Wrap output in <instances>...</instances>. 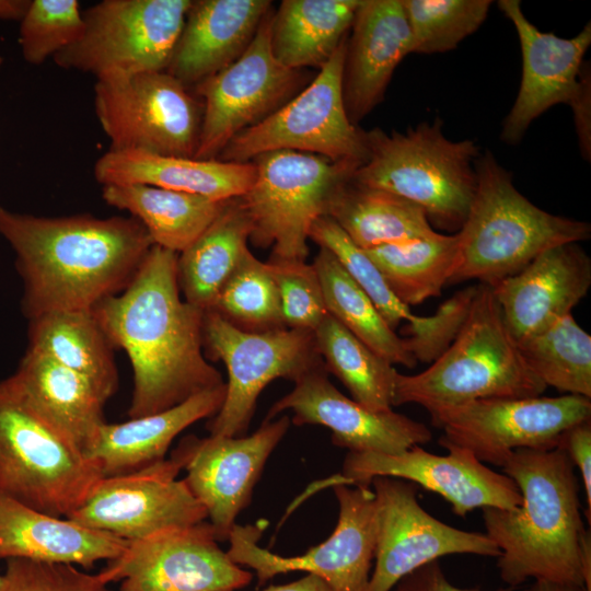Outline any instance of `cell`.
Here are the masks:
<instances>
[{"label":"cell","instance_id":"cell-1","mask_svg":"<svg viewBox=\"0 0 591 591\" xmlns=\"http://www.w3.org/2000/svg\"><path fill=\"white\" fill-rule=\"evenodd\" d=\"M177 257L153 245L129 285L92 310L113 348L129 358V418L170 409L225 383L204 352L205 310L182 299Z\"/></svg>","mask_w":591,"mask_h":591},{"label":"cell","instance_id":"cell-2","mask_svg":"<svg viewBox=\"0 0 591 591\" xmlns=\"http://www.w3.org/2000/svg\"><path fill=\"white\" fill-rule=\"evenodd\" d=\"M0 235L15 254L27 321L53 311H92L129 285L153 246L132 217H43L2 205Z\"/></svg>","mask_w":591,"mask_h":591},{"label":"cell","instance_id":"cell-3","mask_svg":"<svg viewBox=\"0 0 591 591\" xmlns=\"http://www.w3.org/2000/svg\"><path fill=\"white\" fill-rule=\"evenodd\" d=\"M501 468L522 498L513 510L482 509L485 534L500 552L497 567L501 580L510 588L529 579L583 588L591 540L569 456L559 448L518 449Z\"/></svg>","mask_w":591,"mask_h":591},{"label":"cell","instance_id":"cell-4","mask_svg":"<svg viewBox=\"0 0 591 591\" xmlns=\"http://www.w3.org/2000/svg\"><path fill=\"white\" fill-rule=\"evenodd\" d=\"M476 189L456 232L459 256L450 283L493 286L556 245L591 236L588 222L549 213L523 196L511 173L486 151L475 161Z\"/></svg>","mask_w":591,"mask_h":591},{"label":"cell","instance_id":"cell-5","mask_svg":"<svg viewBox=\"0 0 591 591\" xmlns=\"http://www.w3.org/2000/svg\"><path fill=\"white\" fill-rule=\"evenodd\" d=\"M545 390L525 364L491 288L479 283L449 347L417 374L397 372L393 406L417 404L430 414L483 398L541 396Z\"/></svg>","mask_w":591,"mask_h":591},{"label":"cell","instance_id":"cell-6","mask_svg":"<svg viewBox=\"0 0 591 591\" xmlns=\"http://www.w3.org/2000/svg\"><path fill=\"white\" fill-rule=\"evenodd\" d=\"M366 143L367 159L354 172V183L416 204L440 229L460 230L476 189L479 150L473 140L448 139L437 117L404 134L372 129Z\"/></svg>","mask_w":591,"mask_h":591},{"label":"cell","instance_id":"cell-7","mask_svg":"<svg viewBox=\"0 0 591 591\" xmlns=\"http://www.w3.org/2000/svg\"><path fill=\"white\" fill-rule=\"evenodd\" d=\"M99 464L0 380V495L68 518L103 478Z\"/></svg>","mask_w":591,"mask_h":591},{"label":"cell","instance_id":"cell-8","mask_svg":"<svg viewBox=\"0 0 591 591\" xmlns=\"http://www.w3.org/2000/svg\"><path fill=\"white\" fill-rule=\"evenodd\" d=\"M255 177L240 202L252 223L250 240L277 259L305 260L313 223L360 165L292 150L254 158Z\"/></svg>","mask_w":591,"mask_h":591},{"label":"cell","instance_id":"cell-9","mask_svg":"<svg viewBox=\"0 0 591 591\" xmlns=\"http://www.w3.org/2000/svg\"><path fill=\"white\" fill-rule=\"evenodd\" d=\"M202 346L207 359L222 361L228 371L224 401L210 418V436L243 437L263 390L276 379L294 383L323 369L314 332L282 327L266 332L243 331L212 310H206Z\"/></svg>","mask_w":591,"mask_h":591},{"label":"cell","instance_id":"cell-10","mask_svg":"<svg viewBox=\"0 0 591 591\" xmlns=\"http://www.w3.org/2000/svg\"><path fill=\"white\" fill-rule=\"evenodd\" d=\"M190 5V0H103L82 12V35L53 60L96 80L165 71Z\"/></svg>","mask_w":591,"mask_h":591},{"label":"cell","instance_id":"cell-11","mask_svg":"<svg viewBox=\"0 0 591 591\" xmlns=\"http://www.w3.org/2000/svg\"><path fill=\"white\" fill-rule=\"evenodd\" d=\"M347 39L303 91L237 134L217 159L247 163L266 152L292 150L361 165L368 154L366 132L349 120L343 95Z\"/></svg>","mask_w":591,"mask_h":591},{"label":"cell","instance_id":"cell-12","mask_svg":"<svg viewBox=\"0 0 591 591\" xmlns=\"http://www.w3.org/2000/svg\"><path fill=\"white\" fill-rule=\"evenodd\" d=\"M94 108L112 151L195 157L202 105L166 71L96 80Z\"/></svg>","mask_w":591,"mask_h":591},{"label":"cell","instance_id":"cell-13","mask_svg":"<svg viewBox=\"0 0 591 591\" xmlns=\"http://www.w3.org/2000/svg\"><path fill=\"white\" fill-rule=\"evenodd\" d=\"M339 511L331 536L304 554L281 556L258 545L257 525L235 524L230 532L229 557L252 568L263 584L276 575L305 571L322 579L331 591H367L376 543V512L371 486L333 487Z\"/></svg>","mask_w":591,"mask_h":591},{"label":"cell","instance_id":"cell-14","mask_svg":"<svg viewBox=\"0 0 591 591\" xmlns=\"http://www.w3.org/2000/svg\"><path fill=\"white\" fill-rule=\"evenodd\" d=\"M442 437L480 462L502 466L518 449L552 450L570 427L591 419V398H483L430 413Z\"/></svg>","mask_w":591,"mask_h":591},{"label":"cell","instance_id":"cell-15","mask_svg":"<svg viewBox=\"0 0 591 591\" xmlns=\"http://www.w3.org/2000/svg\"><path fill=\"white\" fill-rule=\"evenodd\" d=\"M273 14L234 62L195 86L204 103L194 159H217L237 134L268 117L299 88V70L282 66L271 51Z\"/></svg>","mask_w":591,"mask_h":591},{"label":"cell","instance_id":"cell-16","mask_svg":"<svg viewBox=\"0 0 591 591\" xmlns=\"http://www.w3.org/2000/svg\"><path fill=\"white\" fill-rule=\"evenodd\" d=\"M439 444L448 451L438 455L414 445L396 455L373 452H348L343 472L317 483V487L337 484L370 486L373 477L390 476L416 484L440 495L457 517L476 509L513 510L521 505L514 482L489 468L470 450L451 443L442 436Z\"/></svg>","mask_w":591,"mask_h":591},{"label":"cell","instance_id":"cell-17","mask_svg":"<svg viewBox=\"0 0 591 591\" xmlns=\"http://www.w3.org/2000/svg\"><path fill=\"white\" fill-rule=\"evenodd\" d=\"M370 486L375 500L376 543L367 591H391L406 575L447 555H500L485 533L456 529L428 513L418 502L416 484L376 476Z\"/></svg>","mask_w":591,"mask_h":591},{"label":"cell","instance_id":"cell-18","mask_svg":"<svg viewBox=\"0 0 591 591\" xmlns=\"http://www.w3.org/2000/svg\"><path fill=\"white\" fill-rule=\"evenodd\" d=\"M102 570L111 583L120 581L118 591H236L253 579L206 521L128 542Z\"/></svg>","mask_w":591,"mask_h":591},{"label":"cell","instance_id":"cell-19","mask_svg":"<svg viewBox=\"0 0 591 591\" xmlns=\"http://www.w3.org/2000/svg\"><path fill=\"white\" fill-rule=\"evenodd\" d=\"M181 470L171 455L137 472L103 477L67 519L127 542L200 523L207 511L177 479Z\"/></svg>","mask_w":591,"mask_h":591},{"label":"cell","instance_id":"cell-20","mask_svg":"<svg viewBox=\"0 0 591 591\" xmlns=\"http://www.w3.org/2000/svg\"><path fill=\"white\" fill-rule=\"evenodd\" d=\"M290 426L282 416L264 421L251 436L183 438L172 456L187 474L184 478L193 496L207 511L216 538H229L239 513L251 500L267 459Z\"/></svg>","mask_w":591,"mask_h":591},{"label":"cell","instance_id":"cell-21","mask_svg":"<svg viewBox=\"0 0 591 591\" xmlns=\"http://www.w3.org/2000/svg\"><path fill=\"white\" fill-rule=\"evenodd\" d=\"M498 7L513 24L522 53L520 89L500 134L502 141L515 144L549 107L560 103L573 106L590 88L583 56L591 45V23L575 37L563 38L533 25L519 0H500Z\"/></svg>","mask_w":591,"mask_h":591},{"label":"cell","instance_id":"cell-22","mask_svg":"<svg viewBox=\"0 0 591 591\" xmlns=\"http://www.w3.org/2000/svg\"><path fill=\"white\" fill-rule=\"evenodd\" d=\"M285 410L293 413L294 425H321L332 431V442L348 452L396 455L432 438L430 429L393 409L373 412L345 396L328 380L325 368L294 383L290 393L269 408L270 421Z\"/></svg>","mask_w":591,"mask_h":591},{"label":"cell","instance_id":"cell-23","mask_svg":"<svg viewBox=\"0 0 591 591\" xmlns=\"http://www.w3.org/2000/svg\"><path fill=\"white\" fill-rule=\"evenodd\" d=\"M590 286L589 255L578 243H567L547 248L489 287L506 326L519 341L570 314Z\"/></svg>","mask_w":591,"mask_h":591},{"label":"cell","instance_id":"cell-24","mask_svg":"<svg viewBox=\"0 0 591 591\" xmlns=\"http://www.w3.org/2000/svg\"><path fill=\"white\" fill-rule=\"evenodd\" d=\"M412 53L402 0H361L347 39L343 72L344 103L355 126L383 101L396 67Z\"/></svg>","mask_w":591,"mask_h":591},{"label":"cell","instance_id":"cell-25","mask_svg":"<svg viewBox=\"0 0 591 591\" xmlns=\"http://www.w3.org/2000/svg\"><path fill=\"white\" fill-rule=\"evenodd\" d=\"M268 0L192 1L166 72L187 89L234 62L269 12Z\"/></svg>","mask_w":591,"mask_h":591},{"label":"cell","instance_id":"cell-26","mask_svg":"<svg viewBox=\"0 0 591 591\" xmlns=\"http://www.w3.org/2000/svg\"><path fill=\"white\" fill-rule=\"evenodd\" d=\"M128 542L109 533L57 518L0 495V560L23 558L91 570L113 560Z\"/></svg>","mask_w":591,"mask_h":591},{"label":"cell","instance_id":"cell-27","mask_svg":"<svg viewBox=\"0 0 591 591\" xmlns=\"http://www.w3.org/2000/svg\"><path fill=\"white\" fill-rule=\"evenodd\" d=\"M255 172L253 162L199 160L142 151L108 150L94 165V176L102 186L143 184L216 200L243 196Z\"/></svg>","mask_w":591,"mask_h":591},{"label":"cell","instance_id":"cell-28","mask_svg":"<svg viewBox=\"0 0 591 591\" xmlns=\"http://www.w3.org/2000/svg\"><path fill=\"white\" fill-rule=\"evenodd\" d=\"M8 378L43 419L86 453L106 422L107 402L89 379L31 349Z\"/></svg>","mask_w":591,"mask_h":591},{"label":"cell","instance_id":"cell-29","mask_svg":"<svg viewBox=\"0 0 591 591\" xmlns=\"http://www.w3.org/2000/svg\"><path fill=\"white\" fill-rule=\"evenodd\" d=\"M225 383L160 413L101 426L86 451L104 477L129 474L165 459L171 443L194 422L213 417L221 408Z\"/></svg>","mask_w":591,"mask_h":591},{"label":"cell","instance_id":"cell-30","mask_svg":"<svg viewBox=\"0 0 591 591\" xmlns=\"http://www.w3.org/2000/svg\"><path fill=\"white\" fill-rule=\"evenodd\" d=\"M102 198L138 220L153 245L177 254L193 244L231 200L143 184L104 185Z\"/></svg>","mask_w":591,"mask_h":591},{"label":"cell","instance_id":"cell-31","mask_svg":"<svg viewBox=\"0 0 591 591\" xmlns=\"http://www.w3.org/2000/svg\"><path fill=\"white\" fill-rule=\"evenodd\" d=\"M27 349L89 379L107 401L118 387L113 346L92 311H53L28 320Z\"/></svg>","mask_w":591,"mask_h":591},{"label":"cell","instance_id":"cell-32","mask_svg":"<svg viewBox=\"0 0 591 591\" xmlns=\"http://www.w3.org/2000/svg\"><path fill=\"white\" fill-rule=\"evenodd\" d=\"M361 0H283L273 14L270 46L285 67L320 69L351 28Z\"/></svg>","mask_w":591,"mask_h":591},{"label":"cell","instance_id":"cell-33","mask_svg":"<svg viewBox=\"0 0 591 591\" xmlns=\"http://www.w3.org/2000/svg\"><path fill=\"white\" fill-rule=\"evenodd\" d=\"M331 217L362 250L433 234L429 219L416 204L385 190L344 184L329 201Z\"/></svg>","mask_w":591,"mask_h":591},{"label":"cell","instance_id":"cell-34","mask_svg":"<svg viewBox=\"0 0 591 591\" xmlns=\"http://www.w3.org/2000/svg\"><path fill=\"white\" fill-rule=\"evenodd\" d=\"M251 220L239 197L177 257V281L183 299L208 310L248 247Z\"/></svg>","mask_w":591,"mask_h":591},{"label":"cell","instance_id":"cell-35","mask_svg":"<svg viewBox=\"0 0 591 591\" xmlns=\"http://www.w3.org/2000/svg\"><path fill=\"white\" fill-rule=\"evenodd\" d=\"M394 294L407 306L440 296L457 263L456 233L428 236L364 250Z\"/></svg>","mask_w":591,"mask_h":591},{"label":"cell","instance_id":"cell-36","mask_svg":"<svg viewBox=\"0 0 591 591\" xmlns=\"http://www.w3.org/2000/svg\"><path fill=\"white\" fill-rule=\"evenodd\" d=\"M316 269L328 314L392 364H417L404 338L385 322L371 299L348 275L336 257L320 247Z\"/></svg>","mask_w":591,"mask_h":591},{"label":"cell","instance_id":"cell-37","mask_svg":"<svg viewBox=\"0 0 591 591\" xmlns=\"http://www.w3.org/2000/svg\"><path fill=\"white\" fill-rule=\"evenodd\" d=\"M327 373L334 374L352 399L373 412L393 409L397 370L331 314L314 331Z\"/></svg>","mask_w":591,"mask_h":591},{"label":"cell","instance_id":"cell-38","mask_svg":"<svg viewBox=\"0 0 591 591\" xmlns=\"http://www.w3.org/2000/svg\"><path fill=\"white\" fill-rule=\"evenodd\" d=\"M517 344L528 368L546 387L591 398V336L571 313Z\"/></svg>","mask_w":591,"mask_h":591},{"label":"cell","instance_id":"cell-39","mask_svg":"<svg viewBox=\"0 0 591 591\" xmlns=\"http://www.w3.org/2000/svg\"><path fill=\"white\" fill-rule=\"evenodd\" d=\"M208 310L243 331L266 332L286 327L269 265L259 260L248 247Z\"/></svg>","mask_w":591,"mask_h":591},{"label":"cell","instance_id":"cell-40","mask_svg":"<svg viewBox=\"0 0 591 591\" xmlns=\"http://www.w3.org/2000/svg\"><path fill=\"white\" fill-rule=\"evenodd\" d=\"M413 53H445L457 47L487 18L489 0H402Z\"/></svg>","mask_w":591,"mask_h":591},{"label":"cell","instance_id":"cell-41","mask_svg":"<svg viewBox=\"0 0 591 591\" xmlns=\"http://www.w3.org/2000/svg\"><path fill=\"white\" fill-rule=\"evenodd\" d=\"M310 240L336 257L392 329L395 331L402 321L416 322L418 315L412 313L410 308L394 294L364 250L355 244L331 217L325 215L316 219L311 228Z\"/></svg>","mask_w":591,"mask_h":591},{"label":"cell","instance_id":"cell-42","mask_svg":"<svg viewBox=\"0 0 591 591\" xmlns=\"http://www.w3.org/2000/svg\"><path fill=\"white\" fill-rule=\"evenodd\" d=\"M83 28V16L77 0H31L20 21L22 56L31 65H42L76 43Z\"/></svg>","mask_w":591,"mask_h":591},{"label":"cell","instance_id":"cell-43","mask_svg":"<svg viewBox=\"0 0 591 591\" xmlns=\"http://www.w3.org/2000/svg\"><path fill=\"white\" fill-rule=\"evenodd\" d=\"M276 281L286 327L314 332L328 313L313 264L305 260H267Z\"/></svg>","mask_w":591,"mask_h":591},{"label":"cell","instance_id":"cell-44","mask_svg":"<svg viewBox=\"0 0 591 591\" xmlns=\"http://www.w3.org/2000/svg\"><path fill=\"white\" fill-rule=\"evenodd\" d=\"M103 570L90 573L77 566L23 558L5 560L0 591H114Z\"/></svg>","mask_w":591,"mask_h":591},{"label":"cell","instance_id":"cell-45","mask_svg":"<svg viewBox=\"0 0 591 591\" xmlns=\"http://www.w3.org/2000/svg\"><path fill=\"white\" fill-rule=\"evenodd\" d=\"M477 288L478 285L456 291L432 315L421 316L419 322L402 327L406 345L417 362L431 363L449 347L468 314Z\"/></svg>","mask_w":591,"mask_h":591},{"label":"cell","instance_id":"cell-46","mask_svg":"<svg viewBox=\"0 0 591 591\" xmlns=\"http://www.w3.org/2000/svg\"><path fill=\"white\" fill-rule=\"evenodd\" d=\"M557 448L566 452L578 467L587 499L586 517L591 522V419L567 429L559 439Z\"/></svg>","mask_w":591,"mask_h":591},{"label":"cell","instance_id":"cell-47","mask_svg":"<svg viewBox=\"0 0 591 591\" xmlns=\"http://www.w3.org/2000/svg\"><path fill=\"white\" fill-rule=\"evenodd\" d=\"M391 591H485L459 588L451 583L441 567L440 560H433L403 577ZM495 591H509L499 589Z\"/></svg>","mask_w":591,"mask_h":591},{"label":"cell","instance_id":"cell-48","mask_svg":"<svg viewBox=\"0 0 591 591\" xmlns=\"http://www.w3.org/2000/svg\"><path fill=\"white\" fill-rule=\"evenodd\" d=\"M263 591H331L318 577L308 573L305 577L280 586H271Z\"/></svg>","mask_w":591,"mask_h":591},{"label":"cell","instance_id":"cell-49","mask_svg":"<svg viewBox=\"0 0 591 591\" xmlns=\"http://www.w3.org/2000/svg\"><path fill=\"white\" fill-rule=\"evenodd\" d=\"M31 0H0V19L21 21Z\"/></svg>","mask_w":591,"mask_h":591},{"label":"cell","instance_id":"cell-50","mask_svg":"<svg viewBox=\"0 0 591 591\" xmlns=\"http://www.w3.org/2000/svg\"><path fill=\"white\" fill-rule=\"evenodd\" d=\"M523 591H584V589L576 584L534 580V582Z\"/></svg>","mask_w":591,"mask_h":591},{"label":"cell","instance_id":"cell-51","mask_svg":"<svg viewBox=\"0 0 591 591\" xmlns=\"http://www.w3.org/2000/svg\"><path fill=\"white\" fill-rule=\"evenodd\" d=\"M2 63H3V57L0 56V68L2 67Z\"/></svg>","mask_w":591,"mask_h":591},{"label":"cell","instance_id":"cell-52","mask_svg":"<svg viewBox=\"0 0 591 591\" xmlns=\"http://www.w3.org/2000/svg\"><path fill=\"white\" fill-rule=\"evenodd\" d=\"M0 580H1V575H0Z\"/></svg>","mask_w":591,"mask_h":591}]
</instances>
